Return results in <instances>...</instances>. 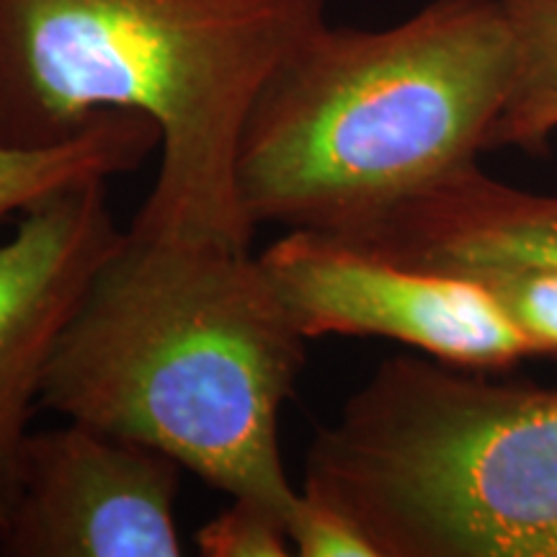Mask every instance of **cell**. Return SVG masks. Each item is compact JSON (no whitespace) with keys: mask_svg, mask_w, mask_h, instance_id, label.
Listing matches in <instances>:
<instances>
[{"mask_svg":"<svg viewBox=\"0 0 557 557\" xmlns=\"http://www.w3.org/2000/svg\"><path fill=\"white\" fill-rule=\"evenodd\" d=\"M305 361L259 256L124 230L54 341L41 406L289 517L278 431Z\"/></svg>","mask_w":557,"mask_h":557,"instance_id":"obj_1","label":"cell"},{"mask_svg":"<svg viewBox=\"0 0 557 557\" xmlns=\"http://www.w3.org/2000/svg\"><path fill=\"white\" fill-rule=\"evenodd\" d=\"M323 24L325 0H0V143L52 148L107 111L148 116L160 163L129 233L248 250L243 127Z\"/></svg>","mask_w":557,"mask_h":557,"instance_id":"obj_2","label":"cell"},{"mask_svg":"<svg viewBox=\"0 0 557 557\" xmlns=\"http://www.w3.org/2000/svg\"><path fill=\"white\" fill-rule=\"evenodd\" d=\"M517 83L496 0H434L387 29L325 21L250 109L235 191L253 227L351 233L478 163Z\"/></svg>","mask_w":557,"mask_h":557,"instance_id":"obj_3","label":"cell"},{"mask_svg":"<svg viewBox=\"0 0 557 557\" xmlns=\"http://www.w3.org/2000/svg\"><path fill=\"white\" fill-rule=\"evenodd\" d=\"M302 485L377 557H557V387L385 359L312 438Z\"/></svg>","mask_w":557,"mask_h":557,"instance_id":"obj_4","label":"cell"},{"mask_svg":"<svg viewBox=\"0 0 557 557\" xmlns=\"http://www.w3.org/2000/svg\"><path fill=\"white\" fill-rule=\"evenodd\" d=\"M259 261L308 341L387 338L444 364L483 372L534 354L470 278L400 267L315 230H289Z\"/></svg>","mask_w":557,"mask_h":557,"instance_id":"obj_5","label":"cell"},{"mask_svg":"<svg viewBox=\"0 0 557 557\" xmlns=\"http://www.w3.org/2000/svg\"><path fill=\"white\" fill-rule=\"evenodd\" d=\"M184 468L163 451L65 421L26 444L5 557H181Z\"/></svg>","mask_w":557,"mask_h":557,"instance_id":"obj_6","label":"cell"},{"mask_svg":"<svg viewBox=\"0 0 557 557\" xmlns=\"http://www.w3.org/2000/svg\"><path fill=\"white\" fill-rule=\"evenodd\" d=\"M18 218L13 238L0 243V547L54 341L124 238L103 178L70 186Z\"/></svg>","mask_w":557,"mask_h":557,"instance_id":"obj_7","label":"cell"},{"mask_svg":"<svg viewBox=\"0 0 557 557\" xmlns=\"http://www.w3.org/2000/svg\"><path fill=\"white\" fill-rule=\"evenodd\" d=\"M333 238L449 276L491 267H557V194L517 189L475 163Z\"/></svg>","mask_w":557,"mask_h":557,"instance_id":"obj_8","label":"cell"},{"mask_svg":"<svg viewBox=\"0 0 557 557\" xmlns=\"http://www.w3.org/2000/svg\"><path fill=\"white\" fill-rule=\"evenodd\" d=\"M160 148L148 116L107 111L78 137L52 148L0 143V222L90 178L124 176Z\"/></svg>","mask_w":557,"mask_h":557,"instance_id":"obj_9","label":"cell"},{"mask_svg":"<svg viewBox=\"0 0 557 557\" xmlns=\"http://www.w3.org/2000/svg\"><path fill=\"white\" fill-rule=\"evenodd\" d=\"M517 47V83L487 150L547 152L557 111V0H496Z\"/></svg>","mask_w":557,"mask_h":557,"instance_id":"obj_10","label":"cell"},{"mask_svg":"<svg viewBox=\"0 0 557 557\" xmlns=\"http://www.w3.org/2000/svg\"><path fill=\"white\" fill-rule=\"evenodd\" d=\"M462 278L491 295L534 354L557 357V267H491Z\"/></svg>","mask_w":557,"mask_h":557,"instance_id":"obj_11","label":"cell"},{"mask_svg":"<svg viewBox=\"0 0 557 557\" xmlns=\"http://www.w3.org/2000/svg\"><path fill=\"white\" fill-rule=\"evenodd\" d=\"M205 557H289L287 517L259 500L233 498L225 511L197 532Z\"/></svg>","mask_w":557,"mask_h":557,"instance_id":"obj_12","label":"cell"},{"mask_svg":"<svg viewBox=\"0 0 557 557\" xmlns=\"http://www.w3.org/2000/svg\"><path fill=\"white\" fill-rule=\"evenodd\" d=\"M292 553L299 557H377L372 542L344 508L299 487L287 517Z\"/></svg>","mask_w":557,"mask_h":557,"instance_id":"obj_13","label":"cell"},{"mask_svg":"<svg viewBox=\"0 0 557 557\" xmlns=\"http://www.w3.org/2000/svg\"><path fill=\"white\" fill-rule=\"evenodd\" d=\"M553 127H555V132H557V111H555V116H553Z\"/></svg>","mask_w":557,"mask_h":557,"instance_id":"obj_14","label":"cell"}]
</instances>
